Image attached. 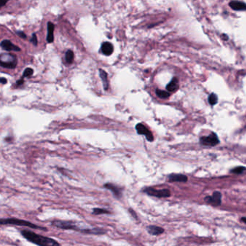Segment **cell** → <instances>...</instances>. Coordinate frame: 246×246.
Here are the masks:
<instances>
[{"instance_id": "1", "label": "cell", "mask_w": 246, "mask_h": 246, "mask_svg": "<svg viewBox=\"0 0 246 246\" xmlns=\"http://www.w3.org/2000/svg\"><path fill=\"white\" fill-rule=\"evenodd\" d=\"M21 233L30 242L39 246H61L59 243L53 239L38 235L31 231L23 230L21 232Z\"/></svg>"}, {"instance_id": "2", "label": "cell", "mask_w": 246, "mask_h": 246, "mask_svg": "<svg viewBox=\"0 0 246 246\" xmlns=\"http://www.w3.org/2000/svg\"><path fill=\"white\" fill-rule=\"evenodd\" d=\"M2 224H15V225H20V226H27L29 227H31V228H36V229H44L43 227H40L36 224H32L31 222L25 221V220L19 219H14V218H9V219H2L1 221Z\"/></svg>"}, {"instance_id": "3", "label": "cell", "mask_w": 246, "mask_h": 246, "mask_svg": "<svg viewBox=\"0 0 246 246\" xmlns=\"http://www.w3.org/2000/svg\"><path fill=\"white\" fill-rule=\"evenodd\" d=\"M149 196H155L158 198H166L170 196V192L168 189H154L153 188H146L143 190Z\"/></svg>"}, {"instance_id": "4", "label": "cell", "mask_w": 246, "mask_h": 246, "mask_svg": "<svg viewBox=\"0 0 246 246\" xmlns=\"http://www.w3.org/2000/svg\"><path fill=\"white\" fill-rule=\"evenodd\" d=\"M219 140L216 133L212 132L207 137H202L200 139V143L204 146H211L214 147L219 144Z\"/></svg>"}, {"instance_id": "5", "label": "cell", "mask_w": 246, "mask_h": 246, "mask_svg": "<svg viewBox=\"0 0 246 246\" xmlns=\"http://www.w3.org/2000/svg\"><path fill=\"white\" fill-rule=\"evenodd\" d=\"M53 224L55 227H58V228H61V229H73V230H78L82 232V229H79V227H77L75 224L72 223V222H64V221H55V222H53Z\"/></svg>"}, {"instance_id": "6", "label": "cell", "mask_w": 246, "mask_h": 246, "mask_svg": "<svg viewBox=\"0 0 246 246\" xmlns=\"http://www.w3.org/2000/svg\"><path fill=\"white\" fill-rule=\"evenodd\" d=\"M136 130H137V133L139 134L142 135H145L147 139L149 142H152L154 139L153 135L151 133L150 131H149L148 128H147L146 126L143 125L142 123H138L137 126H136Z\"/></svg>"}, {"instance_id": "7", "label": "cell", "mask_w": 246, "mask_h": 246, "mask_svg": "<svg viewBox=\"0 0 246 246\" xmlns=\"http://www.w3.org/2000/svg\"><path fill=\"white\" fill-rule=\"evenodd\" d=\"M221 198L222 195L219 192L216 191L213 193L212 196H207L204 198L206 201H207L208 203H212L214 206H218L221 203Z\"/></svg>"}, {"instance_id": "8", "label": "cell", "mask_w": 246, "mask_h": 246, "mask_svg": "<svg viewBox=\"0 0 246 246\" xmlns=\"http://www.w3.org/2000/svg\"><path fill=\"white\" fill-rule=\"evenodd\" d=\"M1 46L2 48H4V50L8 51H20V48L18 46L14 45V44L10 42L9 40H4L2 41Z\"/></svg>"}, {"instance_id": "9", "label": "cell", "mask_w": 246, "mask_h": 246, "mask_svg": "<svg viewBox=\"0 0 246 246\" xmlns=\"http://www.w3.org/2000/svg\"><path fill=\"white\" fill-rule=\"evenodd\" d=\"M229 5L234 10H246V4L243 2L232 1L229 2Z\"/></svg>"}, {"instance_id": "10", "label": "cell", "mask_w": 246, "mask_h": 246, "mask_svg": "<svg viewBox=\"0 0 246 246\" xmlns=\"http://www.w3.org/2000/svg\"><path fill=\"white\" fill-rule=\"evenodd\" d=\"M188 178L182 174H171L169 175L170 182H186Z\"/></svg>"}, {"instance_id": "11", "label": "cell", "mask_w": 246, "mask_h": 246, "mask_svg": "<svg viewBox=\"0 0 246 246\" xmlns=\"http://www.w3.org/2000/svg\"><path fill=\"white\" fill-rule=\"evenodd\" d=\"M101 51L105 56H110L113 51V46L109 42H105L101 46Z\"/></svg>"}, {"instance_id": "12", "label": "cell", "mask_w": 246, "mask_h": 246, "mask_svg": "<svg viewBox=\"0 0 246 246\" xmlns=\"http://www.w3.org/2000/svg\"><path fill=\"white\" fill-rule=\"evenodd\" d=\"M104 187L105 188L110 190V191H111V192H113L114 195L117 196V197H120L121 196V189L119 188L118 187L115 186V185L112 184V183H106V184H105Z\"/></svg>"}, {"instance_id": "13", "label": "cell", "mask_w": 246, "mask_h": 246, "mask_svg": "<svg viewBox=\"0 0 246 246\" xmlns=\"http://www.w3.org/2000/svg\"><path fill=\"white\" fill-rule=\"evenodd\" d=\"M147 230H148L149 233L152 235H158L164 233V229L162 227L154 225L149 226L147 227Z\"/></svg>"}, {"instance_id": "14", "label": "cell", "mask_w": 246, "mask_h": 246, "mask_svg": "<svg viewBox=\"0 0 246 246\" xmlns=\"http://www.w3.org/2000/svg\"><path fill=\"white\" fill-rule=\"evenodd\" d=\"M53 30H54V25L52 23L48 22V36L46 40L48 43H52L53 41Z\"/></svg>"}, {"instance_id": "15", "label": "cell", "mask_w": 246, "mask_h": 246, "mask_svg": "<svg viewBox=\"0 0 246 246\" xmlns=\"http://www.w3.org/2000/svg\"><path fill=\"white\" fill-rule=\"evenodd\" d=\"M178 79L176 77L173 78L172 80L170 82V83L166 87V88H167V90L169 91V92L175 91L178 89Z\"/></svg>"}, {"instance_id": "16", "label": "cell", "mask_w": 246, "mask_h": 246, "mask_svg": "<svg viewBox=\"0 0 246 246\" xmlns=\"http://www.w3.org/2000/svg\"><path fill=\"white\" fill-rule=\"evenodd\" d=\"M99 73H100V78H101L103 83V88L105 90H107L108 88V87H109V83H108V81L107 73L104 71V70H103V69L99 70Z\"/></svg>"}, {"instance_id": "17", "label": "cell", "mask_w": 246, "mask_h": 246, "mask_svg": "<svg viewBox=\"0 0 246 246\" xmlns=\"http://www.w3.org/2000/svg\"><path fill=\"white\" fill-rule=\"evenodd\" d=\"M0 64H1V66L3 67L13 69V68H15L16 67V65H17V60L12 61V62H0Z\"/></svg>"}, {"instance_id": "18", "label": "cell", "mask_w": 246, "mask_h": 246, "mask_svg": "<svg viewBox=\"0 0 246 246\" xmlns=\"http://www.w3.org/2000/svg\"><path fill=\"white\" fill-rule=\"evenodd\" d=\"M74 57V55L73 51L71 50H69L67 51L66 55H65V58H66V61L68 64H72V63L73 62Z\"/></svg>"}, {"instance_id": "19", "label": "cell", "mask_w": 246, "mask_h": 246, "mask_svg": "<svg viewBox=\"0 0 246 246\" xmlns=\"http://www.w3.org/2000/svg\"><path fill=\"white\" fill-rule=\"evenodd\" d=\"M156 94L158 96L159 98H163V99H166L168 97H170V93L166 92V91L159 90V89H157L156 90Z\"/></svg>"}, {"instance_id": "20", "label": "cell", "mask_w": 246, "mask_h": 246, "mask_svg": "<svg viewBox=\"0 0 246 246\" xmlns=\"http://www.w3.org/2000/svg\"><path fill=\"white\" fill-rule=\"evenodd\" d=\"M208 103L210 105H214L217 103V96L214 94V93H212L209 96H208Z\"/></svg>"}, {"instance_id": "21", "label": "cell", "mask_w": 246, "mask_h": 246, "mask_svg": "<svg viewBox=\"0 0 246 246\" xmlns=\"http://www.w3.org/2000/svg\"><path fill=\"white\" fill-rule=\"evenodd\" d=\"M109 212L106 209H104V208H94L93 210V214H108Z\"/></svg>"}, {"instance_id": "22", "label": "cell", "mask_w": 246, "mask_h": 246, "mask_svg": "<svg viewBox=\"0 0 246 246\" xmlns=\"http://www.w3.org/2000/svg\"><path fill=\"white\" fill-rule=\"evenodd\" d=\"M246 168L245 167H242V166H240V167H237L235 168H234L231 170V173H235V174H240L243 172H244Z\"/></svg>"}, {"instance_id": "23", "label": "cell", "mask_w": 246, "mask_h": 246, "mask_svg": "<svg viewBox=\"0 0 246 246\" xmlns=\"http://www.w3.org/2000/svg\"><path fill=\"white\" fill-rule=\"evenodd\" d=\"M33 74V70L31 68H27L23 72V77H28Z\"/></svg>"}, {"instance_id": "24", "label": "cell", "mask_w": 246, "mask_h": 246, "mask_svg": "<svg viewBox=\"0 0 246 246\" xmlns=\"http://www.w3.org/2000/svg\"><path fill=\"white\" fill-rule=\"evenodd\" d=\"M30 41L32 42L33 43V45L35 46H37V44H38V41H37V36L36 34H33V36H32V38L30 40Z\"/></svg>"}, {"instance_id": "25", "label": "cell", "mask_w": 246, "mask_h": 246, "mask_svg": "<svg viewBox=\"0 0 246 246\" xmlns=\"http://www.w3.org/2000/svg\"><path fill=\"white\" fill-rule=\"evenodd\" d=\"M17 34L20 37H21V38H26V36H25V34L23 32H22V31H18Z\"/></svg>"}, {"instance_id": "26", "label": "cell", "mask_w": 246, "mask_h": 246, "mask_svg": "<svg viewBox=\"0 0 246 246\" xmlns=\"http://www.w3.org/2000/svg\"><path fill=\"white\" fill-rule=\"evenodd\" d=\"M23 83H24V81H23V79H20V80H18L17 82V85H22Z\"/></svg>"}, {"instance_id": "27", "label": "cell", "mask_w": 246, "mask_h": 246, "mask_svg": "<svg viewBox=\"0 0 246 246\" xmlns=\"http://www.w3.org/2000/svg\"><path fill=\"white\" fill-rule=\"evenodd\" d=\"M1 83L2 84H6L7 83V79L5 78H3V77H2V78L1 79Z\"/></svg>"}, {"instance_id": "28", "label": "cell", "mask_w": 246, "mask_h": 246, "mask_svg": "<svg viewBox=\"0 0 246 246\" xmlns=\"http://www.w3.org/2000/svg\"><path fill=\"white\" fill-rule=\"evenodd\" d=\"M6 2H5V1H1V3H0V6L1 7H3L4 4H6Z\"/></svg>"}, {"instance_id": "29", "label": "cell", "mask_w": 246, "mask_h": 246, "mask_svg": "<svg viewBox=\"0 0 246 246\" xmlns=\"http://www.w3.org/2000/svg\"><path fill=\"white\" fill-rule=\"evenodd\" d=\"M241 221L244 222V223H246V217H243V218H241Z\"/></svg>"}]
</instances>
